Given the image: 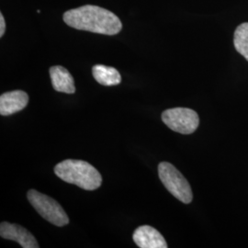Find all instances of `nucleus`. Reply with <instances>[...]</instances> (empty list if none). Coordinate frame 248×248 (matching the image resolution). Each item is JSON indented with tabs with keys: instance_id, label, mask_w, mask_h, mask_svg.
<instances>
[{
	"instance_id": "f257e3e1",
	"label": "nucleus",
	"mask_w": 248,
	"mask_h": 248,
	"mask_svg": "<svg viewBox=\"0 0 248 248\" xmlns=\"http://www.w3.org/2000/svg\"><path fill=\"white\" fill-rule=\"evenodd\" d=\"M63 20L68 26L77 30L105 35H115L123 29L121 19L114 13L92 5L83 6L65 12Z\"/></svg>"
},
{
	"instance_id": "f8f14e48",
	"label": "nucleus",
	"mask_w": 248,
	"mask_h": 248,
	"mask_svg": "<svg viewBox=\"0 0 248 248\" xmlns=\"http://www.w3.org/2000/svg\"><path fill=\"white\" fill-rule=\"evenodd\" d=\"M5 30H6V22H5V18L3 17L2 13L0 14V36L4 35L5 33Z\"/></svg>"
},
{
	"instance_id": "0eeeda50",
	"label": "nucleus",
	"mask_w": 248,
	"mask_h": 248,
	"mask_svg": "<svg viewBox=\"0 0 248 248\" xmlns=\"http://www.w3.org/2000/svg\"><path fill=\"white\" fill-rule=\"evenodd\" d=\"M134 243L141 248H168V244L159 232L149 225L138 227L133 232Z\"/></svg>"
},
{
	"instance_id": "6e6552de",
	"label": "nucleus",
	"mask_w": 248,
	"mask_h": 248,
	"mask_svg": "<svg viewBox=\"0 0 248 248\" xmlns=\"http://www.w3.org/2000/svg\"><path fill=\"white\" fill-rule=\"evenodd\" d=\"M29 96L22 90L6 92L0 97V114L9 116L18 112L26 108Z\"/></svg>"
},
{
	"instance_id": "39448f33",
	"label": "nucleus",
	"mask_w": 248,
	"mask_h": 248,
	"mask_svg": "<svg viewBox=\"0 0 248 248\" xmlns=\"http://www.w3.org/2000/svg\"><path fill=\"white\" fill-rule=\"evenodd\" d=\"M162 121L169 129L181 134L194 133L200 124L198 113L187 108H174L165 110L162 113Z\"/></svg>"
},
{
	"instance_id": "7ed1b4c3",
	"label": "nucleus",
	"mask_w": 248,
	"mask_h": 248,
	"mask_svg": "<svg viewBox=\"0 0 248 248\" xmlns=\"http://www.w3.org/2000/svg\"><path fill=\"white\" fill-rule=\"evenodd\" d=\"M158 175L163 185L176 199L183 203L191 202L193 199L191 187L185 177L172 164L160 163Z\"/></svg>"
},
{
	"instance_id": "1a4fd4ad",
	"label": "nucleus",
	"mask_w": 248,
	"mask_h": 248,
	"mask_svg": "<svg viewBox=\"0 0 248 248\" xmlns=\"http://www.w3.org/2000/svg\"><path fill=\"white\" fill-rule=\"evenodd\" d=\"M50 77L52 80L53 89L58 92L74 94L76 87L71 74L64 67L56 65L50 68Z\"/></svg>"
},
{
	"instance_id": "9b49d317",
	"label": "nucleus",
	"mask_w": 248,
	"mask_h": 248,
	"mask_svg": "<svg viewBox=\"0 0 248 248\" xmlns=\"http://www.w3.org/2000/svg\"><path fill=\"white\" fill-rule=\"evenodd\" d=\"M233 44L235 50L248 61V22H244L236 28Z\"/></svg>"
},
{
	"instance_id": "9d476101",
	"label": "nucleus",
	"mask_w": 248,
	"mask_h": 248,
	"mask_svg": "<svg viewBox=\"0 0 248 248\" xmlns=\"http://www.w3.org/2000/svg\"><path fill=\"white\" fill-rule=\"evenodd\" d=\"M92 74L95 80L103 86H116L122 82V76L114 67L97 64L93 66Z\"/></svg>"
},
{
	"instance_id": "20e7f679",
	"label": "nucleus",
	"mask_w": 248,
	"mask_h": 248,
	"mask_svg": "<svg viewBox=\"0 0 248 248\" xmlns=\"http://www.w3.org/2000/svg\"><path fill=\"white\" fill-rule=\"evenodd\" d=\"M28 200L44 219L55 226L62 227L69 223V218L62 206L53 198L40 193L35 189L29 190Z\"/></svg>"
},
{
	"instance_id": "f03ea898",
	"label": "nucleus",
	"mask_w": 248,
	"mask_h": 248,
	"mask_svg": "<svg viewBox=\"0 0 248 248\" xmlns=\"http://www.w3.org/2000/svg\"><path fill=\"white\" fill-rule=\"evenodd\" d=\"M54 173L63 181L85 190H95L102 183L100 173L83 160H64L55 166Z\"/></svg>"
},
{
	"instance_id": "423d86ee",
	"label": "nucleus",
	"mask_w": 248,
	"mask_h": 248,
	"mask_svg": "<svg viewBox=\"0 0 248 248\" xmlns=\"http://www.w3.org/2000/svg\"><path fill=\"white\" fill-rule=\"evenodd\" d=\"M0 235L4 239L12 240L17 242L21 248H38L40 247L35 237L29 231L15 223L1 222Z\"/></svg>"
}]
</instances>
